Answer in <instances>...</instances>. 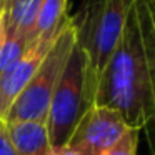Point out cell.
<instances>
[{
	"label": "cell",
	"instance_id": "obj_5",
	"mask_svg": "<svg viewBox=\"0 0 155 155\" xmlns=\"http://www.w3.org/2000/svg\"><path fill=\"white\" fill-rule=\"evenodd\" d=\"M128 128L117 110L105 105H92L74 128L65 147L78 155H102Z\"/></svg>",
	"mask_w": 155,
	"mask_h": 155
},
{
	"label": "cell",
	"instance_id": "obj_6",
	"mask_svg": "<svg viewBox=\"0 0 155 155\" xmlns=\"http://www.w3.org/2000/svg\"><path fill=\"white\" fill-rule=\"evenodd\" d=\"M58 32L54 35L35 38L30 44V47L27 48V52L22 55L20 60L14 67L8 68L4 75H0V120L5 118L10 105L14 104V100L25 88V85L28 84L32 75L37 72L38 65L42 64L48 48L52 47L54 40L57 38Z\"/></svg>",
	"mask_w": 155,
	"mask_h": 155
},
{
	"label": "cell",
	"instance_id": "obj_15",
	"mask_svg": "<svg viewBox=\"0 0 155 155\" xmlns=\"http://www.w3.org/2000/svg\"><path fill=\"white\" fill-rule=\"evenodd\" d=\"M147 2H148V7H150L152 17H153V22H155V0H147Z\"/></svg>",
	"mask_w": 155,
	"mask_h": 155
},
{
	"label": "cell",
	"instance_id": "obj_16",
	"mask_svg": "<svg viewBox=\"0 0 155 155\" xmlns=\"http://www.w3.org/2000/svg\"><path fill=\"white\" fill-rule=\"evenodd\" d=\"M7 4H8V0H0V12H4V10H5Z\"/></svg>",
	"mask_w": 155,
	"mask_h": 155
},
{
	"label": "cell",
	"instance_id": "obj_12",
	"mask_svg": "<svg viewBox=\"0 0 155 155\" xmlns=\"http://www.w3.org/2000/svg\"><path fill=\"white\" fill-rule=\"evenodd\" d=\"M0 155H15L14 147L7 134V125L4 120H0Z\"/></svg>",
	"mask_w": 155,
	"mask_h": 155
},
{
	"label": "cell",
	"instance_id": "obj_3",
	"mask_svg": "<svg viewBox=\"0 0 155 155\" xmlns=\"http://www.w3.org/2000/svg\"><path fill=\"white\" fill-rule=\"evenodd\" d=\"M92 105L94 98L88 78L87 54L77 40L58 78L45 118L54 150L65 147L74 128Z\"/></svg>",
	"mask_w": 155,
	"mask_h": 155
},
{
	"label": "cell",
	"instance_id": "obj_10",
	"mask_svg": "<svg viewBox=\"0 0 155 155\" xmlns=\"http://www.w3.org/2000/svg\"><path fill=\"white\" fill-rule=\"evenodd\" d=\"M30 44V38L24 35H5V40L0 45V75L20 60Z\"/></svg>",
	"mask_w": 155,
	"mask_h": 155
},
{
	"label": "cell",
	"instance_id": "obj_13",
	"mask_svg": "<svg viewBox=\"0 0 155 155\" xmlns=\"http://www.w3.org/2000/svg\"><path fill=\"white\" fill-rule=\"evenodd\" d=\"M5 40V10L0 12V45Z\"/></svg>",
	"mask_w": 155,
	"mask_h": 155
},
{
	"label": "cell",
	"instance_id": "obj_2",
	"mask_svg": "<svg viewBox=\"0 0 155 155\" xmlns=\"http://www.w3.org/2000/svg\"><path fill=\"white\" fill-rule=\"evenodd\" d=\"M78 40V15H67L57 38L37 72L32 75L25 88L20 92L14 104L10 105L4 122L15 124L25 120H45L50 105L52 95L58 84L62 72L65 68L68 57Z\"/></svg>",
	"mask_w": 155,
	"mask_h": 155
},
{
	"label": "cell",
	"instance_id": "obj_1",
	"mask_svg": "<svg viewBox=\"0 0 155 155\" xmlns=\"http://www.w3.org/2000/svg\"><path fill=\"white\" fill-rule=\"evenodd\" d=\"M94 105H105L143 132L155 155V22L147 0H134L122 37L98 78Z\"/></svg>",
	"mask_w": 155,
	"mask_h": 155
},
{
	"label": "cell",
	"instance_id": "obj_4",
	"mask_svg": "<svg viewBox=\"0 0 155 155\" xmlns=\"http://www.w3.org/2000/svg\"><path fill=\"white\" fill-rule=\"evenodd\" d=\"M134 0H88L84 20H78V44L87 54L92 98L122 37Z\"/></svg>",
	"mask_w": 155,
	"mask_h": 155
},
{
	"label": "cell",
	"instance_id": "obj_9",
	"mask_svg": "<svg viewBox=\"0 0 155 155\" xmlns=\"http://www.w3.org/2000/svg\"><path fill=\"white\" fill-rule=\"evenodd\" d=\"M67 7L68 0H42L32 30V42L35 38L57 34L67 18Z\"/></svg>",
	"mask_w": 155,
	"mask_h": 155
},
{
	"label": "cell",
	"instance_id": "obj_7",
	"mask_svg": "<svg viewBox=\"0 0 155 155\" xmlns=\"http://www.w3.org/2000/svg\"><path fill=\"white\" fill-rule=\"evenodd\" d=\"M5 125H7V134L15 155L54 153V147L50 143L45 120H25Z\"/></svg>",
	"mask_w": 155,
	"mask_h": 155
},
{
	"label": "cell",
	"instance_id": "obj_11",
	"mask_svg": "<svg viewBox=\"0 0 155 155\" xmlns=\"http://www.w3.org/2000/svg\"><path fill=\"white\" fill-rule=\"evenodd\" d=\"M138 140H140V132L137 128H128L118 138L117 143L102 155H138Z\"/></svg>",
	"mask_w": 155,
	"mask_h": 155
},
{
	"label": "cell",
	"instance_id": "obj_8",
	"mask_svg": "<svg viewBox=\"0 0 155 155\" xmlns=\"http://www.w3.org/2000/svg\"><path fill=\"white\" fill-rule=\"evenodd\" d=\"M40 2L42 0H8L5 7V35H24L32 42V30Z\"/></svg>",
	"mask_w": 155,
	"mask_h": 155
},
{
	"label": "cell",
	"instance_id": "obj_14",
	"mask_svg": "<svg viewBox=\"0 0 155 155\" xmlns=\"http://www.w3.org/2000/svg\"><path fill=\"white\" fill-rule=\"evenodd\" d=\"M52 155H78V153H75L74 150H70V148H67V147H62V148L54 150V153H52Z\"/></svg>",
	"mask_w": 155,
	"mask_h": 155
}]
</instances>
